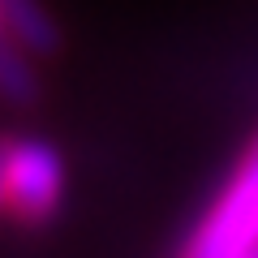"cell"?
<instances>
[{"label": "cell", "instance_id": "6da1fadb", "mask_svg": "<svg viewBox=\"0 0 258 258\" xmlns=\"http://www.w3.org/2000/svg\"><path fill=\"white\" fill-rule=\"evenodd\" d=\"M181 258H258V138L189 232Z\"/></svg>", "mask_w": 258, "mask_h": 258}, {"label": "cell", "instance_id": "277c9868", "mask_svg": "<svg viewBox=\"0 0 258 258\" xmlns=\"http://www.w3.org/2000/svg\"><path fill=\"white\" fill-rule=\"evenodd\" d=\"M0 91H5V103H13V108H26V103H35V95H39L30 52H22V47L9 43V39H5V47H0Z\"/></svg>", "mask_w": 258, "mask_h": 258}, {"label": "cell", "instance_id": "3957f363", "mask_svg": "<svg viewBox=\"0 0 258 258\" xmlns=\"http://www.w3.org/2000/svg\"><path fill=\"white\" fill-rule=\"evenodd\" d=\"M0 26L9 43H18L30 56H47L60 43V30L39 0H0Z\"/></svg>", "mask_w": 258, "mask_h": 258}, {"label": "cell", "instance_id": "7a4b0ae2", "mask_svg": "<svg viewBox=\"0 0 258 258\" xmlns=\"http://www.w3.org/2000/svg\"><path fill=\"white\" fill-rule=\"evenodd\" d=\"M64 159L43 138H5L0 147V203L18 224H43L60 211Z\"/></svg>", "mask_w": 258, "mask_h": 258}]
</instances>
